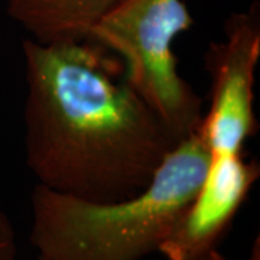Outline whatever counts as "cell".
I'll use <instances>...</instances> for the list:
<instances>
[{"label": "cell", "instance_id": "cell-1", "mask_svg": "<svg viewBox=\"0 0 260 260\" xmlns=\"http://www.w3.org/2000/svg\"><path fill=\"white\" fill-rule=\"evenodd\" d=\"M26 165L39 185L95 203L135 197L179 140L91 41L22 44Z\"/></svg>", "mask_w": 260, "mask_h": 260}, {"label": "cell", "instance_id": "cell-2", "mask_svg": "<svg viewBox=\"0 0 260 260\" xmlns=\"http://www.w3.org/2000/svg\"><path fill=\"white\" fill-rule=\"evenodd\" d=\"M210 150L195 130L181 139L143 191L112 203L37 184L30 243L44 260H142L158 251L204 179Z\"/></svg>", "mask_w": 260, "mask_h": 260}, {"label": "cell", "instance_id": "cell-3", "mask_svg": "<svg viewBox=\"0 0 260 260\" xmlns=\"http://www.w3.org/2000/svg\"><path fill=\"white\" fill-rule=\"evenodd\" d=\"M192 25L182 0H123L87 38L120 56L126 80L177 140L194 133L204 116L174 54V41Z\"/></svg>", "mask_w": 260, "mask_h": 260}, {"label": "cell", "instance_id": "cell-4", "mask_svg": "<svg viewBox=\"0 0 260 260\" xmlns=\"http://www.w3.org/2000/svg\"><path fill=\"white\" fill-rule=\"evenodd\" d=\"M224 41L211 42L205 70L211 78V102L198 126L210 155L244 153V143L257 132L254 75L260 58L257 2L247 12L232 13L224 23Z\"/></svg>", "mask_w": 260, "mask_h": 260}, {"label": "cell", "instance_id": "cell-5", "mask_svg": "<svg viewBox=\"0 0 260 260\" xmlns=\"http://www.w3.org/2000/svg\"><path fill=\"white\" fill-rule=\"evenodd\" d=\"M259 175V164L243 153L210 155L201 185L159 253L167 260H194L215 250Z\"/></svg>", "mask_w": 260, "mask_h": 260}, {"label": "cell", "instance_id": "cell-6", "mask_svg": "<svg viewBox=\"0 0 260 260\" xmlns=\"http://www.w3.org/2000/svg\"><path fill=\"white\" fill-rule=\"evenodd\" d=\"M8 15L38 42L85 41L123 0H5Z\"/></svg>", "mask_w": 260, "mask_h": 260}, {"label": "cell", "instance_id": "cell-7", "mask_svg": "<svg viewBox=\"0 0 260 260\" xmlns=\"http://www.w3.org/2000/svg\"><path fill=\"white\" fill-rule=\"evenodd\" d=\"M18 253L16 232L9 215L0 205V260H15Z\"/></svg>", "mask_w": 260, "mask_h": 260}, {"label": "cell", "instance_id": "cell-8", "mask_svg": "<svg viewBox=\"0 0 260 260\" xmlns=\"http://www.w3.org/2000/svg\"><path fill=\"white\" fill-rule=\"evenodd\" d=\"M194 260H229L225 256H223L220 251L217 250H211L208 253H205L203 256L197 257ZM250 260H260V247H259V237L256 239V242L253 244V250H251V257Z\"/></svg>", "mask_w": 260, "mask_h": 260}, {"label": "cell", "instance_id": "cell-9", "mask_svg": "<svg viewBox=\"0 0 260 260\" xmlns=\"http://www.w3.org/2000/svg\"><path fill=\"white\" fill-rule=\"evenodd\" d=\"M38 260H44V259H41V257H38Z\"/></svg>", "mask_w": 260, "mask_h": 260}]
</instances>
